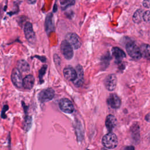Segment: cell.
Segmentation results:
<instances>
[{"instance_id": "cell-24", "label": "cell", "mask_w": 150, "mask_h": 150, "mask_svg": "<svg viewBox=\"0 0 150 150\" xmlns=\"http://www.w3.org/2000/svg\"><path fill=\"white\" fill-rule=\"evenodd\" d=\"M8 105H5L4 106L3 110H2V113H1V117L3 119H6L7 118V115H5V112L8 110Z\"/></svg>"}, {"instance_id": "cell-5", "label": "cell", "mask_w": 150, "mask_h": 150, "mask_svg": "<svg viewBox=\"0 0 150 150\" xmlns=\"http://www.w3.org/2000/svg\"><path fill=\"white\" fill-rule=\"evenodd\" d=\"M61 50L62 53L66 59H71L73 56V48L67 40H64L61 44Z\"/></svg>"}, {"instance_id": "cell-6", "label": "cell", "mask_w": 150, "mask_h": 150, "mask_svg": "<svg viewBox=\"0 0 150 150\" xmlns=\"http://www.w3.org/2000/svg\"><path fill=\"white\" fill-rule=\"evenodd\" d=\"M11 80L14 85L18 89L23 87V79L21 73L19 71L17 68H15L12 70L11 73Z\"/></svg>"}, {"instance_id": "cell-17", "label": "cell", "mask_w": 150, "mask_h": 150, "mask_svg": "<svg viewBox=\"0 0 150 150\" xmlns=\"http://www.w3.org/2000/svg\"><path fill=\"white\" fill-rule=\"evenodd\" d=\"M142 56L150 61V45L148 44H143L140 48Z\"/></svg>"}, {"instance_id": "cell-25", "label": "cell", "mask_w": 150, "mask_h": 150, "mask_svg": "<svg viewBox=\"0 0 150 150\" xmlns=\"http://www.w3.org/2000/svg\"><path fill=\"white\" fill-rule=\"evenodd\" d=\"M53 60H54V62L56 65L57 66L60 65V63H61V59H60L58 55L56 54H55L53 55Z\"/></svg>"}, {"instance_id": "cell-11", "label": "cell", "mask_w": 150, "mask_h": 150, "mask_svg": "<svg viewBox=\"0 0 150 150\" xmlns=\"http://www.w3.org/2000/svg\"><path fill=\"white\" fill-rule=\"evenodd\" d=\"M107 102L111 107L113 109H118L121 106V100L116 94L113 93L110 95L108 98Z\"/></svg>"}, {"instance_id": "cell-4", "label": "cell", "mask_w": 150, "mask_h": 150, "mask_svg": "<svg viewBox=\"0 0 150 150\" xmlns=\"http://www.w3.org/2000/svg\"><path fill=\"white\" fill-rule=\"evenodd\" d=\"M55 96V91L52 89L49 88L42 90L38 94V98L40 103H46L51 101Z\"/></svg>"}, {"instance_id": "cell-8", "label": "cell", "mask_w": 150, "mask_h": 150, "mask_svg": "<svg viewBox=\"0 0 150 150\" xmlns=\"http://www.w3.org/2000/svg\"><path fill=\"white\" fill-rule=\"evenodd\" d=\"M66 39L69 43L71 45L73 48L75 49H78L81 46L82 43L80 38L77 34L74 33H70L66 35Z\"/></svg>"}, {"instance_id": "cell-23", "label": "cell", "mask_w": 150, "mask_h": 150, "mask_svg": "<svg viewBox=\"0 0 150 150\" xmlns=\"http://www.w3.org/2000/svg\"><path fill=\"white\" fill-rule=\"evenodd\" d=\"M143 20L146 22H150V11H147L144 12L143 14Z\"/></svg>"}, {"instance_id": "cell-19", "label": "cell", "mask_w": 150, "mask_h": 150, "mask_svg": "<svg viewBox=\"0 0 150 150\" xmlns=\"http://www.w3.org/2000/svg\"><path fill=\"white\" fill-rule=\"evenodd\" d=\"M144 11L143 10H138L135 12L133 15V21L135 23H140L143 20Z\"/></svg>"}, {"instance_id": "cell-2", "label": "cell", "mask_w": 150, "mask_h": 150, "mask_svg": "<svg viewBox=\"0 0 150 150\" xmlns=\"http://www.w3.org/2000/svg\"><path fill=\"white\" fill-rule=\"evenodd\" d=\"M23 31L27 41L31 44H35L36 41V38L33 29L32 24L30 22L25 23L23 28Z\"/></svg>"}, {"instance_id": "cell-9", "label": "cell", "mask_w": 150, "mask_h": 150, "mask_svg": "<svg viewBox=\"0 0 150 150\" xmlns=\"http://www.w3.org/2000/svg\"><path fill=\"white\" fill-rule=\"evenodd\" d=\"M117 79L114 74L108 75L105 79V86L109 91H113L116 88Z\"/></svg>"}, {"instance_id": "cell-26", "label": "cell", "mask_w": 150, "mask_h": 150, "mask_svg": "<svg viewBox=\"0 0 150 150\" xmlns=\"http://www.w3.org/2000/svg\"><path fill=\"white\" fill-rule=\"evenodd\" d=\"M143 5L145 8H150V0H144L143 1Z\"/></svg>"}, {"instance_id": "cell-15", "label": "cell", "mask_w": 150, "mask_h": 150, "mask_svg": "<svg viewBox=\"0 0 150 150\" xmlns=\"http://www.w3.org/2000/svg\"><path fill=\"white\" fill-rule=\"evenodd\" d=\"M53 15L52 13H49L46 17L45 22V26L46 32L49 34L51 32L53 31L54 27H53V23L52 21Z\"/></svg>"}, {"instance_id": "cell-27", "label": "cell", "mask_w": 150, "mask_h": 150, "mask_svg": "<svg viewBox=\"0 0 150 150\" xmlns=\"http://www.w3.org/2000/svg\"><path fill=\"white\" fill-rule=\"evenodd\" d=\"M34 57H36V58L39 59L40 61L41 62H45L46 61V57H45V56H34Z\"/></svg>"}, {"instance_id": "cell-21", "label": "cell", "mask_w": 150, "mask_h": 150, "mask_svg": "<svg viewBox=\"0 0 150 150\" xmlns=\"http://www.w3.org/2000/svg\"><path fill=\"white\" fill-rule=\"evenodd\" d=\"M47 68H48L47 65H44L39 70V76H38V77H39L40 83H42L44 82V81H43V77H44Z\"/></svg>"}, {"instance_id": "cell-22", "label": "cell", "mask_w": 150, "mask_h": 150, "mask_svg": "<svg viewBox=\"0 0 150 150\" xmlns=\"http://www.w3.org/2000/svg\"><path fill=\"white\" fill-rule=\"evenodd\" d=\"M61 4L62 7V9L65 10L66 8L74 4V0H64L63 1L61 2Z\"/></svg>"}, {"instance_id": "cell-20", "label": "cell", "mask_w": 150, "mask_h": 150, "mask_svg": "<svg viewBox=\"0 0 150 150\" xmlns=\"http://www.w3.org/2000/svg\"><path fill=\"white\" fill-rule=\"evenodd\" d=\"M32 119L31 116L26 115L25 117L24 122H23V129H24L26 131H29L30 128H31L32 126Z\"/></svg>"}, {"instance_id": "cell-10", "label": "cell", "mask_w": 150, "mask_h": 150, "mask_svg": "<svg viewBox=\"0 0 150 150\" xmlns=\"http://www.w3.org/2000/svg\"><path fill=\"white\" fill-rule=\"evenodd\" d=\"M76 78L73 81L74 85L77 87H80L83 83V77H84V72H83V68L80 65H78L76 68Z\"/></svg>"}, {"instance_id": "cell-12", "label": "cell", "mask_w": 150, "mask_h": 150, "mask_svg": "<svg viewBox=\"0 0 150 150\" xmlns=\"http://www.w3.org/2000/svg\"><path fill=\"white\" fill-rule=\"evenodd\" d=\"M65 78L69 81H73L76 78V71L72 67L65 68L63 70Z\"/></svg>"}, {"instance_id": "cell-16", "label": "cell", "mask_w": 150, "mask_h": 150, "mask_svg": "<svg viewBox=\"0 0 150 150\" xmlns=\"http://www.w3.org/2000/svg\"><path fill=\"white\" fill-rule=\"evenodd\" d=\"M16 68L21 73L28 72L30 70L29 63L24 60H20L17 62Z\"/></svg>"}, {"instance_id": "cell-1", "label": "cell", "mask_w": 150, "mask_h": 150, "mask_svg": "<svg viewBox=\"0 0 150 150\" xmlns=\"http://www.w3.org/2000/svg\"><path fill=\"white\" fill-rule=\"evenodd\" d=\"M102 143L104 146L108 149H114L118 145V139L115 134L109 132L103 137Z\"/></svg>"}, {"instance_id": "cell-7", "label": "cell", "mask_w": 150, "mask_h": 150, "mask_svg": "<svg viewBox=\"0 0 150 150\" xmlns=\"http://www.w3.org/2000/svg\"><path fill=\"white\" fill-rule=\"evenodd\" d=\"M59 106L61 110L66 113L70 114L74 111L73 105L72 102L68 98H64L61 99L59 102Z\"/></svg>"}, {"instance_id": "cell-3", "label": "cell", "mask_w": 150, "mask_h": 150, "mask_svg": "<svg viewBox=\"0 0 150 150\" xmlns=\"http://www.w3.org/2000/svg\"><path fill=\"white\" fill-rule=\"evenodd\" d=\"M126 50L128 55L134 59L139 60L142 57L140 48L133 42L128 43L126 45Z\"/></svg>"}, {"instance_id": "cell-18", "label": "cell", "mask_w": 150, "mask_h": 150, "mask_svg": "<svg viewBox=\"0 0 150 150\" xmlns=\"http://www.w3.org/2000/svg\"><path fill=\"white\" fill-rule=\"evenodd\" d=\"M112 53L115 58L117 60H121L126 57V54L124 51L117 47H114L113 48Z\"/></svg>"}, {"instance_id": "cell-29", "label": "cell", "mask_w": 150, "mask_h": 150, "mask_svg": "<svg viewBox=\"0 0 150 150\" xmlns=\"http://www.w3.org/2000/svg\"><path fill=\"white\" fill-rule=\"evenodd\" d=\"M57 10V5L56 4H55L54 5V7H53V11L55 12H56V11Z\"/></svg>"}, {"instance_id": "cell-13", "label": "cell", "mask_w": 150, "mask_h": 150, "mask_svg": "<svg viewBox=\"0 0 150 150\" xmlns=\"http://www.w3.org/2000/svg\"><path fill=\"white\" fill-rule=\"evenodd\" d=\"M34 82H35V79L32 75H27L23 79V87L25 89L31 90L34 86Z\"/></svg>"}, {"instance_id": "cell-14", "label": "cell", "mask_w": 150, "mask_h": 150, "mask_svg": "<svg viewBox=\"0 0 150 150\" xmlns=\"http://www.w3.org/2000/svg\"><path fill=\"white\" fill-rule=\"evenodd\" d=\"M117 123V119L114 115L110 114L106 118V127L107 130L110 131H111L115 127Z\"/></svg>"}, {"instance_id": "cell-28", "label": "cell", "mask_w": 150, "mask_h": 150, "mask_svg": "<svg viewBox=\"0 0 150 150\" xmlns=\"http://www.w3.org/2000/svg\"><path fill=\"white\" fill-rule=\"evenodd\" d=\"M27 1L29 4H34L36 3L37 0H27Z\"/></svg>"}]
</instances>
